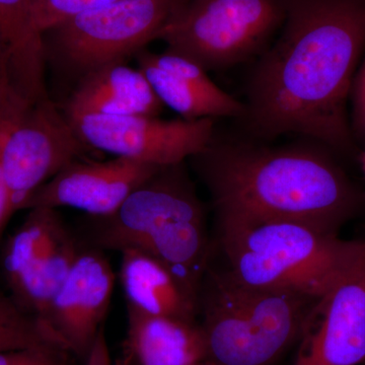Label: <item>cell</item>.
<instances>
[{"mask_svg": "<svg viewBox=\"0 0 365 365\" xmlns=\"http://www.w3.org/2000/svg\"><path fill=\"white\" fill-rule=\"evenodd\" d=\"M282 31L250 81L246 115L273 137L294 133L344 150L348 98L365 50V0H283Z\"/></svg>", "mask_w": 365, "mask_h": 365, "instance_id": "1", "label": "cell"}, {"mask_svg": "<svg viewBox=\"0 0 365 365\" xmlns=\"http://www.w3.org/2000/svg\"><path fill=\"white\" fill-rule=\"evenodd\" d=\"M218 222H294L335 234L355 194L330 158L307 148L220 144L190 158Z\"/></svg>", "mask_w": 365, "mask_h": 365, "instance_id": "2", "label": "cell"}, {"mask_svg": "<svg viewBox=\"0 0 365 365\" xmlns=\"http://www.w3.org/2000/svg\"><path fill=\"white\" fill-rule=\"evenodd\" d=\"M86 235L91 248L148 255L198 294L210 266L205 213L184 163L162 168L112 215L91 216Z\"/></svg>", "mask_w": 365, "mask_h": 365, "instance_id": "3", "label": "cell"}, {"mask_svg": "<svg viewBox=\"0 0 365 365\" xmlns=\"http://www.w3.org/2000/svg\"><path fill=\"white\" fill-rule=\"evenodd\" d=\"M230 278L250 287L323 299L362 242L294 222H218Z\"/></svg>", "mask_w": 365, "mask_h": 365, "instance_id": "4", "label": "cell"}, {"mask_svg": "<svg viewBox=\"0 0 365 365\" xmlns=\"http://www.w3.org/2000/svg\"><path fill=\"white\" fill-rule=\"evenodd\" d=\"M318 302L287 290L246 287L209 266L199 292L206 361L275 364L302 339Z\"/></svg>", "mask_w": 365, "mask_h": 365, "instance_id": "5", "label": "cell"}, {"mask_svg": "<svg viewBox=\"0 0 365 365\" xmlns=\"http://www.w3.org/2000/svg\"><path fill=\"white\" fill-rule=\"evenodd\" d=\"M188 0H121L71 16L44 33L46 61L69 76L126 61L160 40Z\"/></svg>", "mask_w": 365, "mask_h": 365, "instance_id": "6", "label": "cell"}, {"mask_svg": "<svg viewBox=\"0 0 365 365\" xmlns=\"http://www.w3.org/2000/svg\"><path fill=\"white\" fill-rule=\"evenodd\" d=\"M88 148L50 98L32 102L0 93V162L11 215Z\"/></svg>", "mask_w": 365, "mask_h": 365, "instance_id": "7", "label": "cell"}, {"mask_svg": "<svg viewBox=\"0 0 365 365\" xmlns=\"http://www.w3.org/2000/svg\"><path fill=\"white\" fill-rule=\"evenodd\" d=\"M284 18L283 0H188L160 40L206 71L260 52Z\"/></svg>", "mask_w": 365, "mask_h": 365, "instance_id": "8", "label": "cell"}, {"mask_svg": "<svg viewBox=\"0 0 365 365\" xmlns=\"http://www.w3.org/2000/svg\"><path fill=\"white\" fill-rule=\"evenodd\" d=\"M81 250L57 209H30L2 256L11 297L21 309L44 321Z\"/></svg>", "mask_w": 365, "mask_h": 365, "instance_id": "9", "label": "cell"}, {"mask_svg": "<svg viewBox=\"0 0 365 365\" xmlns=\"http://www.w3.org/2000/svg\"><path fill=\"white\" fill-rule=\"evenodd\" d=\"M68 120L88 148L158 167L186 162L215 138V119L81 115Z\"/></svg>", "mask_w": 365, "mask_h": 365, "instance_id": "10", "label": "cell"}, {"mask_svg": "<svg viewBox=\"0 0 365 365\" xmlns=\"http://www.w3.org/2000/svg\"><path fill=\"white\" fill-rule=\"evenodd\" d=\"M294 365L365 364V241L307 321Z\"/></svg>", "mask_w": 365, "mask_h": 365, "instance_id": "11", "label": "cell"}, {"mask_svg": "<svg viewBox=\"0 0 365 365\" xmlns=\"http://www.w3.org/2000/svg\"><path fill=\"white\" fill-rule=\"evenodd\" d=\"M101 250L81 249L44 322L71 354L86 359L109 311L115 274Z\"/></svg>", "mask_w": 365, "mask_h": 365, "instance_id": "12", "label": "cell"}, {"mask_svg": "<svg viewBox=\"0 0 365 365\" xmlns=\"http://www.w3.org/2000/svg\"><path fill=\"white\" fill-rule=\"evenodd\" d=\"M162 168L120 157L106 162L76 160L36 190L21 210L71 207L93 217L108 216Z\"/></svg>", "mask_w": 365, "mask_h": 365, "instance_id": "13", "label": "cell"}, {"mask_svg": "<svg viewBox=\"0 0 365 365\" xmlns=\"http://www.w3.org/2000/svg\"><path fill=\"white\" fill-rule=\"evenodd\" d=\"M135 56L138 68L150 81L160 102L177 112L182 119L246 115V105L216 86L209 78L207 71L193 60L168 49L160 54L143 49Z\"/></svg>", "mask_w": 365, "mask_h": 365, "instance_id": "14", "label": "cell"}, {"mask_svg": "<svg viewBox=\"0 0 365 365\" xmlns=\"http://www.w3.org/2000/svg\"><path fill=\"white\" fill-rule=\"evenodd\" d=\"M34 0H0V88L36 101L49 98L44 35L33 19Z\"/></svg>", "mask_w": 365, "mask_h": 365, "instance_id": "15", "label": "cell"}, {"mask_svg": "<svg viewBox=\"0 0 365 365\" xmlns=\"http://www.w3.org/2000/svg\"><path fill=\"white\" fill-rule=\"evenodd\" d=\"M157 93L139 68L126 61L113 62L78 81L67 101V118L81 115L158 117L163 110Z\"/></svg>", "mask_w": 365, "mask_h": 365, "instance_id": "16", "label": "cell"}, {"mask_svg": "<svg viewBox=\"0 0 365 365\" xmlns=\"http://www.w3.org/2000/svg\"><path fill=\"white\" fill-rule=\"evenodd\" d=\"M128 327L119 365H199L207 360L197 322L151 316L127 306Z\"/></svg>", "mask_w": 365, "mask_h": 365, "instance_id": "17", "label": "cell"}, {"mask_svg": "<svg viewBox=\"0 0 365 365\" xmlns=\"http://www.w3.org/2000/svg\"><path fill=\"white\" fill-rule=\"evenodd\" d=\"M121 253L120 281L127 306L151 316L197 322L199 294L160 262L136 250Z\"/></svg>", "mask_w": 365, "mask_h": 365, "instance_id": "18", "label": "cell"}, {"mask_svg": "<svg viewBox=\"0 0 365 365\" xmlns=\"http://www.w3.org/2000/svg\"><path fill=\"white\" fill-rule=\"evenodd\" d=\"M40 347L67 350L44 321L0 292V352Z\"/></svg>", "mask_w": 365, "mask_h": 365, "instance_id": "19", "label": "cell"}, {"mask_svg": "<svg viewBox=\"0 0 365 365\" xmlns=\"http://www.w3.org/2000/svg\"><path fill=\"white\" fill-rule=\"evenodd\" d=\"M121 0H34L33 19L41 34L71 16L115 4Z\"/></svg>", "mask_w": 365, "mask_h": 365, "instance_id": "20", "label": "cell"}, {"mask_svg": "<svg viewBox=\"0 0 365 365\" xmlns=\"http://www.w3.org/2000/svg\"><path fill=\"white\" fill-rule=\"evenodd\" d=\"M63 348L40 347L0 352V365H73Z\"/></svg>", "mask_w": 365, "mask_h": 365, "instance_id": "21", "label": "cell"}, {"mask_svg": "<svg viewBox=\"0 0 365 365\" xmlns=\"http://www.w3.org/2000/svg\"><path fill=\"white\" fill-rule=\"evenodd\" d=\"M355 123L365 134V60L355 76L352 88Z\"/></svg>", "mask_w": 365, "mask_h": 365, "instance_id": "22", "label": "cell"}, {"mask_svg": "<svg viewBox=\"0 0 365 365\" xmlns=\"http://www.w3.org/2000/svg\"><path fill=\"white\" fill-rule=\"evenodd\" d=\"M86 365H112L111 355L106 339L104 328L101 329L97 339L86 359Z\"/></svg>", "mask_w": 365, "mask_h": 365, "instance_id": "23", "label": "cell"}, {"mask_svg": "<svg viewBox=\"0 0 365 365\" xmlns=\"http://www.w3.org/2000/svg\"><path fill=\"white\" fill-rule=\"evenodd\" d=\"M11 215H13L11 211V198H9V188H7L1 162H0V237Z\"/></svg>", "mask_w": 365, "mask_h": 365, "instance_id": "24", "label": "cell"}, {"mask_svg": "<svg viewBox=\"0 0 365 365\" xmlns=\"http://www.w3.org/2000/svg\"><path fill=\"white\" fill-rule=\"evenodd\" d=\"M360 160H361L362 170H364V174L365 177V150L364 153H362L361 158H360Z\"/></svg>", "mask_w": 365, "mask_h": 365, "instance_id": "25", "label": "cell"}, {"mask_svg": "<svg viewBox=\"0 0 365 365\" xmlns=\"http://www.w3.org/2000/svg\"><path fill=\"white\" fill-rule=\"evenodd\" d=\"M199 365H215V364H210V362H208V361H204V362H202V364H200Z\"/></svg>", "mask_w": 365, "mask_h": 365, "instance_id": "26", "label": "cell"}]
</instances>
